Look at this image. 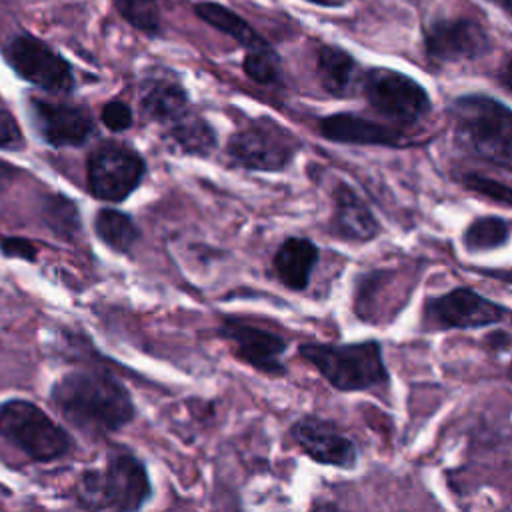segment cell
I'll list each match as a JSON object with an SVG mask.
<instances>
[{"mask_svg": "<svg viewBox=\"0 0 512 512\" xmlns=\"http://www.w3.org/2000/svg\"><path fill=\"white\" fill-rule=\"evenodd\" d=\"M490 46L488 32L472 18H438L424 28V50L434 62L476 60Z\"/></svg>", "mask_w": 512, "mask_h": 512, "instance_id": "8fae6325", "label": "cell"}, {"mask_svg": "<svg viewBox=\"0 0 512 512\" xmlns=\"http://www.w3.org/2000/svg\"><path fill=\"white\" fill-rule=\"evenodd\" d=\"M242 68L250 80L262 86H276L282 82V64L280 56L270 44H264L254 50H246Z\"/></svg>", "mask_w": 512, "mask_h": 512, "instance_id": "d4e9b609", "label": "cell"}, {"mask_svg": "<svg viewBox=\"0 0 512 512\" xmlns=\"http://www.w3.org/2000/svg\"><path fill=\"white\" fill-rule=\"evenodd\" d=\"M102 122L106 128H110L112 132H122L126 128L132 126V110L126 102L122 100H110L102 106V114H100Z\"/></svg>", "mask_w": 512, "mask_h": 512, "instance_id": "83f0119b", "label": "cell"}, {"mask_svg": "<svg viewBox=\"0 0 512 512\" xmlns=\"http://www.w3.org/2000/svg\"><path fill=\"white\" fill-rule=\"evenodd\" d=\"M0 250L10 258H24L30 262L36 260V246L26 238L0 236Z\"/></svg>", "mask_w": 512, "mask_h": 512, "instance_id": "f546056e", "label": "cell"}, {"mask_svg": "<svg viewBox=\"0 0 512 512\" xmlns=\"http://www.w3.org/2000/svg\"><path fill=\"white\" fill-rule=\"evenodd\" d=\"M360 88L378 114L400 126L418 124L432 108L426 88L398 70L370 68L362 74Z\"/></svg>", "mask_w": 512, "mask_h": 512, "instance_id": "8992f818", "label": "cell"}, {"mask_svg": "<svg viewBox=\"0 0 512 512\" xmlns=\"http://www.w3.org/2000/svg\"><path fill=\"white\" fill-rule=\"evenodd\" d=\"M152 494L144 464L130 452H116L104 470H90L80 478L78 498L86 508L138 510Z\"/></svg>", "mask_w": 512, "mask_h": 512, "instance_id": "277c9868", "label": "cell"}, {"mask_svg": "<svg viewBox=\"0 0 512 512\" xmlns=\"http://www.w3.org/2000/svg\"><path fill=\"white\" fill-rule=\"evenodd\" d=\"M300 356L342 392L368 390L388 382L382 346L376 340L354 344L308 342L300 346Z\"/></svg>", "mask_w": 512, "mask_h": 512, "instance_id": "3957f363", "label": "cell"}, {"mask_svg": "<svg viewBox=\"0 0 512 512\" xmlns=\"http://www.w3.org/2000/svg\"><path fill=\"white\" fill-rule=\"evenodd\" d=\"M484 274H488V276H494V278H504V280H508V282H512V274H506L508 270H482Z\"/></svg>", "mask_w": 512, "mask_h": 512, "instance_id": "e575fe53", "label": "cell"}, {"mask_svg": "<svg viewBox=\"0 0 512 512\" xmlns=\"http://www.w3.org/2000/svg\"><path fill=\"white\" fill-rule=\"evenodd\" d=\"M502 82H504V86L512 92V58L508 60V64H506L504 70H502Z\"/></svg>", "mask_w": 512, "mask_h": 512, "instance_id": "d6a6232c", "label": "cell"}, {"mask_svg": "<svg viewBox=\"0 0 512 512\" xmlns=\"http://www.w3.org/2000/svg\"><path fill=\"white\" fill-rule=\"evenodd\" d=\"M42 220L60 238L72 240L80 232V214L76 202L62 194L46 196L42 202Z\"/></svg>", "mask_w": 512, "mask_h": 512, "instance_id": "cb8c5ba5", "label": "cell"}, {"mask_svg": "<svg viewBox=\"0 0 512 512\" xmlns=\"http://www.w3.org/2000/svg\"><path fill=\"white\" fill-rule=\"evenodd\" d=\"M462 184L468 190H472V192H476V194H480V196H484V198H488V200H492V202H496L500 206L512 208V188L506 186L500 180L488 178L484 174L468 172V174L462 176Z\"/></svg>", "mask_w": 512, "mask_h": 512, "instance_id": "4316f807", "label": "cell"}, {"mask_svg": "<svg viewBox=\"0 0 512 512\" xmlns=\"http://www.w3.org/2000/svg\"><path fill=\"white\" fill-rule=\"evenodd\" d=\"M332 230L336 236L354 242H368L380 232V224L368 204L344 182L334 188Z\"/></svg>", "mask_w": 512, "mask_h": 512, "instance_id": "e0dca14e", "label": "cell"}, {"mask_svg": "<svg viewBox=\"0 0 512 512\" xmlns=\"http://www.w3.org/2000/svg\"><path fill=\"white\" fill-rule=\"evenodd\" d=\"M144 172V158L116 140H104L88 154L90 192L106 202L126 200L140 186Z\"/></svg>", "mask_w": 512, "mask_h": 512, "instance_id": "ba28073f", "label": "cell"}, {"mask_svg": "<svg viewBox=\"0 0 512 512\" xmlns=\"http://www.w3.org/2000/svg\"><path fill=\"white\" fill-rule=\"evenodd\" d=\"M508 308L474 292L472 288L458 286L442 296L428 298L422 312V322L428 330H470L498 324Z\"/></svg>", "mask_w": 512, "mask_h": 512, "instance_id": "30bf717a", "label": "cell"}, {"mask_svg": "<svg viewBox=\"0 0 512 512\" xmlns=\"http://www.w3.org/2000/svg\"><path fill=\"white\" fill-rule=\"evenodd\" d=\"M298 150V138L286 126L266 116L250 120L228 140V154L238 166L248 170H284Z\"/></svg>", "mask_w": 512, "mask_h": 512, "instance_id": "52a82bcc", "label": "cell"}, {"mask_svg": "<svg viewBox=\"0 0 512 512\" xmlns=\"http://www.w3.org/2000/svg\"><path fill=\"white\" fill-rule=\"evenodd\" d=\"M24 148V136L16 118L8 110H0V150Z\"/></svg>", "mask_w": 512, "mask_h": 512, "instance_id": "f1b7e54d", "label": "cell"}, {"mask_svg": "<svg viewBox=\"0 0 512 512\" xmlns=\"http://www.w3.org/2000/svg\"><path fill=\"white\" fill-rule=\"evenodd\" d=\"M486 346L490 348V350H496V352H500V350H506L508 346H512V336L508 334V332H504V330H494V332H490L488 336H486Z\"/></svg>", "mask_w": 512, "mask_h": 512, "instance_id": "4dcf8cb0", "label": "cell"}, {"mask_svg": "<svg viewBox=\"0 0 512 512\" xmlns=\"http://www.w3.org/2000/svg\"><path fill=\"white\" fill-rule=\"evenodd\" d=\"M20 176V170L4 160H0V192L8 190V186H12V182Z\"/></svg>", "mask_w": 512, "mask_h": 512, "instance_id": "1f68e13d", "label": "cell"}, {"mask_svg": "<svg viewBox=\"0 0 512 512\" xmlns=\"http://www.w3.org/2000/svg\"><path fill=\"white\" fill-rule=\"evenodd\" d=\"M218 334L232 344L234 354L242 362L266 374H284L280 356L286 350V340L282 336L238 318H226Z\"/></svg>", "mask_w": 512, "mask_h": 512, "instance_id": "4fadbf2b", "label": "cell"}, {"mask_svg": "<svg viewBox=\"0 0 512 512\" xmlns=\"http://www.w3.org/2000/svg\"><path fill=\"white\" fill-rule=\"evenodd\" d=\"M0 440L32 462L62 458L72 448L70 434L28 400L0 402Z\"/></svg>", "mask_w": 512, "mask_h": 512, "instance_id": "5b68a950", "label": "cell"}, {"mask_svg": "<svg viewBox=\"0 0 512 512\" xmlns=\"http://www.w3.org/2000/svg\"><path fill=\"white\" fill-rule=\"evenodd\" d=\"M510 226L500 216H480L474 218L462 234V246L470 254L488 252L508 244Z\"/></svg>", "mask_w": 512, "mask_h": 512, "instance_id": "603a6c76", "label": "cell"}, {"mask_svg": "<svg viewBox=\"0 0 512 512\" xmlns=\"http://www.w3.org/2000/svg\"><path fill=\"white\" fill-rule=\"evenodd\" d=\"M320 134L330 142L368 144V146H400L404 134L398 128L372 122L364 116L338 112L320 120Z\"/></svg>", "mask_w": 512, "mask_h": 512, "instance_id": "9a60e30c", "label": "cell"}, {"mask_svg": "<svg viewBox=\"0 0 512 512\" xmlns=\"http://www.w3.org/2000/svg\"><path fill=\"white\" fill-rule=\"evenodd\" d=\"M94 230L96 236L116 252H130V248L136 244L140 236L134 220L128 214L114 208L98 210L94 218Z\"/></svg>", "mask_w": 512, "mask_h": 512, "instance_id": "7402d4cb", "label": "cell"}, {"mask_svg": "<svg viewBox=\"0 0 512 512\" xmlns=\"http://www.w3.org/2000/svg\"><path fill=\"white\" fill-rule=\"evenodd\" d=\"M30 118L40 138L56 148L82 146L94 134L90 112L76 104L30 98Z\"/></svg>", "mask_w": 512, "mask_h": 512, "instance_id": "7c38bea8", "label": "cell"}, {"mask_svg": "<svg viewBox=\"0 0 512 512\" xmlns=\"http://www.w3.org/2000/svg\"><path fill=\"white\" fill-rule=\"evenodd\" d=\"M318 264V246L308 238H286L274 256V270L290 290H304Z\"/></svg>", "mask_w": 512, "mask_h": 512, "instance_id": "d6986e66", "label": "cell"}, {"mask_svg": "<svg viewBox=\"0 0 512 512\" xmlns=\"http://www.w3.org/2000/svg\"><path fill=\"white\" fill-rule=\"evenodd\" d=\"M6 60L20 78L50 94H70L74 90L68 60L34 34H16L6 48Z\"/></svg>", "mask_w": 512, "mask_h": 512, "instance_id": "9c48e42d", "label": "cell"}, {"mask_svg": "<svg viewBox=\"0 0 512 512\" xmlns=\"http://www.w3.org/2000/svg\"><path fill=\"white\" fill-rule=\"evenodd\" d=\"M118 14L146 34L160 30V0H114Z\"/></svg>", "mask_w": 512, "mask_h": 512, "instance_id": "484cf974", "label": "cell"}, {"mask_svg": "<svg viewBox=\"0 0 512 512\" xmlns=\"http://www.w3.org/2000/svg\"><path fill=\"white\" fill-rule=\"evenodd\" d=\"M292 436L304 454H308L318 464L338 468H352L356 464V444L334 424L322 418H300L292 426Z\"/></svg>", "mask_w": 512, "mask_h": 512, "instance_id": "5bb4252c", "label": "cell"}, {"mask_svg": "<svg viewBox=\"0 0 512 512\" xmlns=\"http://www.w3.org/2000/svg\"><path fill=\"white\" fill-rule=\"evenodd\" d=\"M168 140L184 154L192 156H208L218 142L212 126L202 116L192 112L168 126Z\"/></svg>", "mask_w": 512, "mask_h": 512, "instance_id": "44dd1931", "label": "cell"}, {"mask_svg": "<svg viewBox=\"0 0 512 512\" xmlns=\"http://www.w3.org/2000/svg\"><path fill=\"white\" fill-rule=\"evenodd\" d=\"M138 96L142 114L148 120L164 126H172L190 112L186 90L180 86V82L168 76H150L142 80Z\"/></svg>", "mask_w": 512, "mask_h": 512, "instance_id": "2e32d148", "label": "cell"}, {"mask_svg": "<svg viewBox=\"0 0 512 512\" xmlns=\"http://www.w3.org/2000/svg\"><path fill=\"white\" fill-rule=\"evenodd\" d=\"M458 142L478 158L512 172V110L486 94H466L452 102Z\"/></svg>", "mask_w": 512, "mask_h": 512, "instance_id": "7a4b0ae2", "label": "cell"}, {"mask_svg": "<svg viewBox=\"0 0 512 512\" xmlns=\"http://www.w3.org/2000/svg\"><path fill=\"white\" fill-rule=\"evenodd\" d=\"M50 402L66 422L82 432H114L134 420V402L120 380L102 370L64 374L50 392Z\"/></svg>", "mask_w": 512, "mask_h": 512, "instance_id": "6da1fadb", "label": "cell"}, {"mask_svg": "<svg viewBox=\"0 0 512 512\" xmlns=\"http://www.w3.org/2000/svg\"><path fill=\"white\" fill-rule=\"evenodd\" d=\"M194 12L200 20H204L206 24L216 28L218 32L230 36L232 40H236L246 50H254V48H260V46L268 44L242 16H238L234 10H230V8H226L218 2H212V0L198 2L194 6Z\"/></svg>", "mask_w": 512, "mask_h": 512, "instance_id": "ffe728a7", "label": "cell"}, {"mask_svg": "<svg viewBox=\"0 0 512 512\" xmlns=\"http://www.w3.org/2000/svg\"><path fill=\"white\" fill-rule=\"evenodd\" d=\"M498 4L504 8V12H506V14H510V16H512V0H498Z\"/></svg>", "mask_w": 512, "mask_h": 512, "instance_id": "d590c367", "label": "cell"}, {"mask_svg": "<svg viewBox=\"0 0 512 512\" xmlns=\"http://www.w3.org/2000/svg\"><path fill=\"white\" fill-rule=\"evenodd\" d=\"M316 72L322 88L336 98H344L356 86H360L364 74L360 72L358 62L350 52L332 44H324L318 48Z\"/></svg>", "mask_w": 512, "mask_h": 512, "instance_id": "ac0fdd59", "label": "cell"}, {"mask_svg": "<svg viewBox=\"0 0 512 512\" xmlns=\"http://www.w3.org/2000/svg\"><path fill=\"white\" fill-rule=\"evenodd\" d=\"M306 2H312V4H318V6H324V8H340L348 0H306Z\"/></svg>", "mask_w": 512, "mask_h": 512, "instance_id": "836d02e7", "label": "cell"}, {"mask_svg": "<svg viewBox=\"0 0 512 512\" xmlns=\"http://www.w3.org/2000/svg\"><path fill=\"white\" fill-rule=\"evenodd\" d=\"M506 374H508V380L512 382V362H510V366H508V372H506Z\"/></svg>", "mask_w": 512, "mask_h": 512, "instance_id": "8d00e7d4", "label": "cell"}]
</instances>
